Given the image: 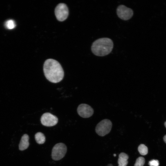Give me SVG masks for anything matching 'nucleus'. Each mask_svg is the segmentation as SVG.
I'll return each mask as SVG.
<instances>
[{
  "instance_id": "nucleus-9",
  "label": "nucleus",
  "mask_w": 166,
  "mask_h": 166,
  "mask_svg": "<svg viewBox=\"0 0 166 166\" xmlns=\"http://www.w3.org/2000/svg\"><path fill=\"white\" fill-rule=\"evenodd\" d=\"M29 137L27 134H25L23 135L19 145L20 150H24L28 147L29 145Z\"/></svg>"
},
{
  "instance_id": "nucleus-11",
  "label": "nucleus",
  "mask_w": 166,
  "mask_h": 166,
  "mask_svg": "<svg viewBox=\"0 0 166 166\" xmlns=\"http://www.w3.org/2000/svg\"><path fill=\"white\" fill-rule=\"evenodd\" d=\"M35 138L37 143L39 144H44L46 141V138L42 133L38 132L35 135Z\"/></svg>"
},
{
  "instance_id": "nucleus-10",
  "label": "nucleus",
  "mask_w": 166,
  "mask_h": 166,
  "mask_svg": "<svg viewBox=\"0 0 166 166\" xmlns=\"http://www.w3.org/2000/svg\"><path fill=\"white\" fill-rule=\"evenodd\" d=\"M128 156L126 153H122L119 156L118 160L119 166H127L128 164Z\"/></svg>"
},
{
  "instance_id": "nucleus-2",
  "label": "nucleus",
  "mask_w": 166,
  "mask_h": 166,
  "mask_svg": "<svg viewBox=\"0 0 166 166\" xmlns=\"http://www.w3.org/2000/svg\"><path fill=\"white\" fill-rule=\"evenodd\" d=\"M114 46L113 41L107 38L98 39L94 41L92 45V53L96 56L104 57L112 51Z\"/></svg>"
},
{
  "instance_id": "nucleus-1",
  "label": "nucleus",
  "mask_w": 166,
  "mask_h": 166,
  "mask_svg": "<svg viewBox=\"0 0 166 166\" xmlns=\"http://www.w3.org/2000/svg\"><path fill=\"white\" fill-rule=\"evenodd\" d=\"M44 75L50 82L57 83L61 82L64 76V72L60 63L53 59H48L43 65Z\"/></svg>"
},
{
  "instance_id": "nucleus-17",
  "label": "nucleus",
  "mask_w": 166,
  "mask_h": 166,
  "mask_svg": "<svg viewBox=\"0 0 166 166\" xmlns=\"http://www.w3.org/2000/svg\"><path fill=\"white\" fill-rule=\"evenodd\" d=\"M107 166H113V165L112 164H109Z\"/></svg>"
},
{
  "instance_id": "nucleus-5",
  "label": "nucleus",
  "mask_w": 166,
  "mask_h": 166,
  "mask_svg": "<svg viewBox=\"0 0 166 166\" xmlns=\"http://www.w3.org/2000/svg\"><path fill=\"white\" fill-rule=\"evenodd\" d=\"M54 12L57 20L61 22L66 20L69 15L68 8L64 3H60L57 5L55 9Z\"/></svg>"
},
{
  "instance_id": "nucleus-8",
  "label": "nucleus",
  "mask_w": 166,
  "mask_h": 166,
  "mask_svg": "<svg viewBox=\"0 0 166 166\" xmlns=\"http://www.w3.org/2000/svg\"><path fill=\"white\" fill-rule=\"evenodd\" d=\"M77 110L79 115L84 118L90 117L94 113L93 109L89 105L85 104H80Z\"/></svg>"
},
{
  "instance_id": "nucleus-12",
  "label": "nucleus",
  "mask_w": 166,
  "mask_h": 166,
  "mask_svg": "<svg viewBox=\"0 0 166 166\" xmlns=\"http://www.w3.org/2000/svg\"><path fill=\"white\" fill-rule=\"evenodd\" d=\"M138 151L142 155H145L148 153V148L145 145L142 144L138 147Z\"/></svg>"
},
{
  "instance_id": "nucleus-16",
  "label": "nucleus",
  "mask_w": 166,
  "mask_h": 166,
  "mask_svg": "<svg viewBox=\"0 0 166 166\" xmlns=\"http://www.w3.org/2000/svg\"><path fill=\"white\" fill-rule=\"evenodd\" d=\"M163 139L164 141L166 143V135H165Z\"/></svg>"
},
{
  "instance_id": "nucleus-14",
  "label": "nucleus",
  "mask_w": 166,
  "mask_h": 166,
  "mask_svg": "<svg viewBox=\"0 0 166 166\" xmlns=\"http://www.w3.org/2000/svg\"><path fill=\"white\" fill-rule=\"evenodd\" d=\"M145 162V159L143 157H139L137 159L134 166H143Z\"/></svg>"
},
{
  "instance_id": "nucleus-6",
  "label": "nucleus",
  "mask_w": 166,
  "mask_h": 166,
  "mask_svg": "<svg viewBox=\"0 0 166 166\" xmlns=\"http://www.w3.org/2000/svg\"><path fill=\"white\" fill-rule=\"evenodd\" d=\"M117 14L118 17L124 20H128L133 16V11L131 9L124 5L119 6L117 9Z\"/></svg>"
},
{
  "instance_id": "nucleus-19",
  "label": "nucleus",
  "mask_w": 166,
  "mask_h": 166,
  "mask_svg": "<svg viewBox=\"0 0 166 166\" xmlns=\"http://www.w3.org/2000/svg\"><path fill=\"white\" fill-rule=\"evenodd\" d=\"M114 157H116V154H114Z\"/></svg>"
},
{
  "instance_id": "nucleus-13",
  "label": "nucleus",
  "mask_w": 166,
  "mask_h": 166,
  "mask_svg": "<svg viewBox=\"0 0 166 166\" xmlns=\"http://www.w3.org/2000/svg\"><path fill=\"white\" fill-rule=\"evenodd\" d=\"M5 26L9 29H13L16 26L15 21L13 20H9L6 22L5 23Z\"/></svg>"
},
{
  "instance_id": "nucleus-7",
  "label": "nucleus",
  "mask_w": 166,
  "mask_h": 166,
  "mask_svg": "<svg viewBox=\"0 0 166 166\" xmlns=\"http://www.w3.org/2000/svg\"><path fill=\"white\" fill-rule=\"evenodd\" d=\"M42 124L46 127H51L57 125L58 121V118L50 113H46L41 118Z\"/></svg>"
},
{
  "instance_id": "nucleus-3",
  "label": "nucleus",
  "mask_w": 166,
  "mask_h": 166,
  "mask_svg": "<svg viewBox=\"0 0 166 166\" xmlns=\"http://www.w3.org/2000/svg\"><path fill=\"white\" fill-rule=\"evenodd\" d=\"M112 126L111 121L108 119H105L98 124L96 127L95 131L100 136H104L110 132Z\"/></svg>"
},
{
  "instance_id": "nucleus-4",
  "label": "nucleus",
  "mask_w": 166,
  "mask_h": 166,
  "mask_svg": "<svg viewBox=\"0 0 166 166\" xmlns=\"http://www.w3.org/2000/svg\"><path fill=\"white\" fill-rule=\"evenodd\" d=\"M67 147L63 143H60L55 145L53 147L51 156L53 160H58L65 156L67 152Z\"/></svg>"
},
{
  "instance_id": "nucleus-15",
  "label": "nucleus",
  "mask_w": 166,
  "mask_h": 166,
  "mask_svg": "<svg viewBox=\"0 0 166 166\" xmlns=\"http://www.w3.org/2000/svg\"><path fill=\"white\" fill-rule=\"evenodd\" d=\"M149 164L150 166H159V165L158 160H150L149 161Z\"/></svg>"
},
{
  "instance_id": "nucleus-18",
  "label": "nucleus",
  "mask_w": 166,
  "mask_h": 166,
  "mask_svg": "<svg viewBox=\"0 0 166 166\" xmlns=\"http://www.w3.org/2000/svg\"><path fill=\"white\" fill-rule=\"evenodd\" d=\"M164 125H165V127L166 128V122L164 123Z\"/></svg>"
}]
</instances>
